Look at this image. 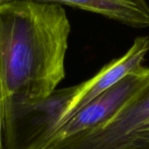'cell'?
<instances>
[{"instance_id":"5b68a950","label":"cell","mask_w":149,"mask_h":149,"mask_svg":"<svg viewBox=\"0 0 149 149\" xmlns=\"http://www.w3.org/2000/svg\"><path fill=\"white\" fill-rule=\"evenodd\" d=\"M148 52L149 37H139L124 55L105 65L90 79L76 85L75 95L61 124L101 93L118 83L129 73L143 66L142 63Z\"/></svg>"},{"instance_id":"6da1fadb","label":"cell","mask_w":149,"mask_h":149,"mask_svg":"<svg viewBox=\"0 0 149 149\" xmlns=\"http://www.w3.org/2000/svg\"><path fill=\"white\" fill-rule=\"evenodd\" d=\"M70 31L62 5L0 2V149L5 104L40 100L64 79Z\"/></svg>"},{"instance_id":"8992f818","label":"cell","mask_w":149,"mask_h":149,"mask_svg":"<svg viewBox=\"0 0 149 149\" xmlns=\"http://www.w3.org/2000/svg\"><path fill=\"white\" fill-rule=\"evenodd\" d=\"M55 3L94 12L134 28L149 26V6L146 0H0Z\"/></svg>"},{"instance_id":"277c9868","label":"cell","mask_w":149,"mask_h":149,"mask_svg":"<svg viewBox=\"0 0 149 149\" xmlns=\"http://www.w3.org/2000/svg\"><path fill=\"white\" fill-rule=\"evenodd\" d=\"M148 85L149 67L143 65L74 113L56 129L48 144L105 123Z\"/></svg>"},{"instance_id":"7a4b0ae2","label":"cell","mask_w":149,"mask_h":149,"mask_svg":"<svg viewBox=\"0 0 149 149\" xmlns=\"http://www.w3.org/2000/svg\"><path fill=\"white\" fill-rule=\"evenodd\" d=\"M76 86L55 89L34 102L4 106L2 149H43L60 127Z\"/></svg>"},{"instance_id":"3957f363","label":"cell","mask_w":149,"mask_h":149,"mask_svg":"<svg viewBox=\"0 0 149 149\" xmlns=\"http://www.w3.org/2000/svg\"><path fill=\"white\" fill-rule=\"evenodd\" d=\"M43 149H149V85L105 123Z\"/></svg>"}]
</instances>
